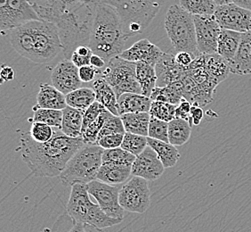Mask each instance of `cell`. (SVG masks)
<instances>
[{
    "label": "cell",
    "instance_id": "1",
    "mask_svg": "<svg viewBox=\"0 0 251 232\" xmlns=\"http://www.w3.org/2000/svg\"><path fill=\"white\" fill-rule=\"evenodd\" d=\"M85 144L82 136L71 138L57 129L53 138L45 143L34 141L29 132H24L17 150L34 175L52 178L60 176L69 160Z\"/></svg>",
    "mask_w": 251,
    "mask_h": 232
},
{
    "label": "cell",
    "instance_id": "2",
    "mask_svg": "<svg viewBox=\"0 0 251 232\" xmlns=\"http://www.w3.org/2000/svg\"><path fill=\"white\" fill-rule=\"evenodd\" d=\"M39 17L53 23L67 41L87 38L101 0H28Z\"/></svg>",
    "mask_w": 251,
    "mask_h": 232
},
{
    "label": "cell",
    "instance_id": "3",
    "mask_svg": "<svg viewBox=\"0 0 251 232\" xmlns=\"http://www.w3.org/2000/svg\"><path fill=\"white\" fill-rule=\"evenodd\" d=\"M6 36L13 49L33 63H50L63 51L58 28L49 21H30L11 29Z\"/></svg>",
    "mask_w": 251,
    "mask_h": 232
},
{
    "label": "cell",
    "instance_id": "4",
    "mask_svg": "<svg viewBox=\"0 0 251 232\" xmlns=\"http://www.w3.org/2000/svg\"><path fill=\"white\" fill-rule=\"evenodd\" d=\"M127 39L116 11L104 3L99 4L89 40V47L94 54L109 61L125 50Z\"/></svg>",
    "mask_w": 251,
    "mask_h": 232
},
{
    "label": "cell",
    "instance_id": "5",
    "mask_svg": "<svg viewBox=\"0 0 251 232\" xmlns=\"http://www.w3.org/2000/svg\"><path fill=\"white\" fill-rule=\"evenodd\" d=\"M166 0H101L116 11L127 38L148 28Z\"/></svg>",
    "mask_w": 251,
    "mask_h": 232
},
{
    "label": "cell",
    "instance_id": "6",
    "mask_svg": "<svg viewBox=\"0 0 251 232\" xmlns=\"http://www.w3.org/2000/svg\"><path fill=\"white\" fill-rule=\"evenodd\" d=\"M103 150L97 144H85L77 150L59 176L63 186L88 184L97 179V174L102 165Z\"/></svg>",
    "mask_w": 251,
    "mask_h": 232
},
{
    "label": "cell",
    "instance_id": "7",
    "mask_svg": "<svg viewBox=\"0 0 251 232\" xmlns=\"http://www.w3.org/2000/svg\"><path fill=\"white\" fill-rule=\"evenodd\" d=\"M66 211L77 222L101 230L120 224L122 222V219L108 216L98 203H93L89 198L87 184L73 185Z\"/></svg>",
    "mask_w": 251,
    "mask_h": 232
},
{
    "label": "cell",
    "instance_id": "8",
    "mask_svg": "<svg viewBox=\"0 0 251 232\" xmlns=\"http://www.w3.org/2000/svg\"><path fill=\"white\" fill-rule=\"evenodd\" d=\"M164 25L170 42L177 52H189L195 58L201 55L197 46L193 15L182 8L181 5H171L166 13Z\"/></svg>",
    "mask_w": 251,
    "mask_h": 232
},
{
    "label": "cell",
    "instance_id": "9",
    "mask_svg": "<svg viewBox=\"0 0 251 232\" xmlns=\"http://www.w3.org/2000/svg\"><path fill=\"white\" fill-rule=\"evenodd\" d=\"M101 75L114 89L118 98L124 93L142 94L136 78V63L117 56L108 61Z\"/></svg>",
    "mask_w": 251,
    "mask_h": 232
},
{
    "label": "cell",
    "instance_id": "10",
    "mask_svg": "<svg viewBox=\"0 0 251 232\" xmlns=\"http://www.w3.org/2000/svg\"><path fill=\"white\" fill-rule=\"evenodd\" d=\"M34 20H42L28 0H0V30L6 36L11 29Z\"/></svg>",
    "mask_w": 251,
    "mask_h": 232
},
{
    "label": "cell",
    "instance_id": "11",
    "mask_svg": "<svg viewBox=\"0 0 251 232\" xmlns=\"http://www.w3.org/2000/svg\"><path fill=\"white\" fill-rule=\"evenodd\" d=\"M120 203L126 212L144 213L150 207L151 191L148 180L133 176L120 190Z\"/></svg>",
    "mask_w": 251,
    "mask_h": 232
},
{
    "label": "cell",
    "instance_id": "12",
    "mask_svg": "<svg viewBox=\"0 0 251 232\" xmlns=\"http://www.w3.org/2000/svg\"><path fill=\"white\" fill-rule=\"evenodd\" d=\"M87 185L89 195L97 200L101 210L108 216L123 220L125 210L120 203V185H110L98 179Z\"/></svg>",
    "mask_w": 251,
    "mask_h": 232
},
{
    "label": "cell",
    "instance_id": "13",
    "mask_svg": "<svg viewBox=\"0 0 251 232\" xmlns=\"http://www.w3.org/2000/svg\"><path fill=\"white\" fill-rule=\"evenodd\" d=\"M199 52L218 54V43L222 28L215 15H193Z\"/></svg>",
    "mask_w": 251,
    "mask_h": 232
},
{
    "label": "cell",
    "instance_id": "14",
    "mask_svg": "<svg viewBox=\"0 0 251 232\" xmlns=\"http://www.w3.org/2000/svg\"><path fill=\"white\" fill-rule=\"evenodd\" d=\"M215 17L222 29H231L241 33L251 30V11L234 3L218 5Z\"/></svg>",
    "mask_w": 251,
    "mask_h": 232
},
{
    "label": "cell",
    "instance_id": "15",
    "mask_svg": "<svg viewBox=\"0 0 251 232\" xmlns=\"http://www.w3.org/2000/svg\"><path fill=\"white\" fill-rule=\"evenodd\" d=\"M166 169L155 150L148 145L140 155L135 157L132 165V175L148 181L159 179Z\"/></svg>",
    "mask_w": 251,
    "mask_h": 232
},
{
    "label": "cell",
    "instance_id": "16",
    "mask_svg": "<svg viewBox=\"0 0 251 232\" xmlns=\"http://www.w3.org/2000/svg\"><path fill=\"white\" fill-rule=\"evenodd\" d=\"M51 81L53 87L64 95L81 87L83 83L79 78L78 68L69 59H64L54 67Z\"/></svg>",
    "mask_w": 251,
    "mask_h": 232
},
{
    "label": "cell",
    "instance_id": "17",
    "mask_svg": "<svg viewBox=\"0 0 251 232\" xmlns=\"http://www.w3.org/2000/svg\"><path fill=\"white\" fill-rule=\"evenodd\" d=\"M157 74V86L165 87L170 83L180 81L184 77L187 69L179 65L176 61V56L163 53L155 64Z\"/></svg>",
    "mask_w": 251,
    "mask_h": 232
},
{
    "label": "cell",
    "instance_id": "18",
    "mask_svg": "<svg viewBox=\"0 0 251 232\" xmlns=\"http://www.w3.org/2000/svg\"><path fill=\"white\" fill-rule=\"evenodd\" d=\"M163 52L159 47L147 39L136 41L129 49H125L120 57L127 61L137 63L144 62L155 66Z\"/></svg>",
    "mask_w": 251,
    "mask_h": 232
},
{
    "label": "cell",
    "instance_id": "19",
    "mask_svg": "<svg viewBox=\"0 0 251 232\" xmlns=\"http://www.w3.org/2000/svg\"><path fill=\"white\" fill-rule=\"evenodd\" d=\"M230 73L238 75L251 74V30L242 33L235 56L229 61Z\"/></svg>",
    "mask_w": 251,
    "mask_h": 232
},
{
    "label": "cell",
    "instance_id": "20",
    "mask_svg": "<svg viewBox=\"0 0 251 232\" xmlns=\"http://www.w3.org/2000/svg\"><path fill=\"white\" fill-rule=\"evenodd\" d=\"M152 100L143 94L124 93L118 98L119 116L130 113H149Z\"/></svg>",
    "mask_w": 251,
    "mask_h": 232
},
{
    "label": "cell",
    "instance_id": "21",
    "mask_svg": "<svg viewBox=\"0 0 251 232\" xmlns=\"http://www.w3.org/2000/svg\"><path fill=\"white\" fill-rule=\"evenodd\" d=\"M37 106L41 108L63 110L67 107L66 95L53 87V85L44 83L39 87L37 96Z\"/></svg>",
    "mask_w": 251,
    "mask_h": 232
},
{
    "label": "cell",
    "instance_id": "22",
    "mask_svg": "<svg viewBox=\"0 0 251 232\" xmlns=\"http://www.w3.org/2000/svg\"><path fill=\"white\" fill-rule=\"evenodd\" d=\"M132 175V166L115 164H102L97 174V179L110 185L126 183Z\"/></svg>",
    "mask_w": 251,
    "mask_h": 232
},
{
    "label": "cell",
    "instance_id": "23",
    "mask_svg": "<svg viewBox=\"0 0 251 232\" xmlns=\"http://www.w3.org/2000/svg\"><path fill=\"white\" fill-rule=\"evenodd\" d=\"M93 89L96 92L97 101L101 104L108 111L111 112L112 115L119 116L116 93L103 78H98L94 81Z\"/></svg>",
    "mask_w": 251,
    "mask_h": 232
},
{
    "label": "cell",
    "instance_id": "24",
    "mask_svg": "<svg viewBox=\"0 0 251 232\" xmlns=\"http://www.w3.org/2000/svg\"><path fill=\"white\" fill-rule=\"evenodd\" d=\"M84 111L74 107H65L63 110V121L61 131L71 138H78L81 136Z\"/></svg>",
    "mask_w": 251,
    "mask_h": 232
},
{
    "label": "cell",
    "instance_id": "25",
    "mask_svg": "<svg viewBox=\"0 0 251 232\" xmlns=\"http://www.w3.org/2000/svg\"><path fill=\"white\" fill-rule=\"evenodd\" d=\"M242 33L222 29L219 36L218 43V54L225 58L228 62L231 61L235 56L238 48L241 43Z\"/></svg>",
    "mask_w": 251,
    "mask_h": 232
},
{
    "label": "cell",
    "instance_id": "26",
    "mask_svg": "<svg viewBox=\"0 0 251 232\" xmlns=\"http://www.w3.org/2000/svg\"><path fill=\"white\" fill-rule=\"evenodd\" d=\"M184 98V84L182 81L170 83L165 87L156 86L151 95L152 101H161L178 105Z\"/></svg>",
    "mask_w": 251,
    "mask_h": 232
},
{
    "label": "cell",
    "instance_id": "27",
    "mask_svg": "<svg viewBox=\"0 0 251 232\" xmlns=\"http://www.w3.org/2000/svg\"><path fill=\"white\" fill-rule=\"evenodd\" d=\"M121 117L126 132L148 137L151 119L149 113H130Z\"/></svg>",
    "mask_w": 251,
    "mask_h": 232
},
{
    "label": "cell",
    "instance_id": "28",
    "mask_svg": "<svg viewBox=\"0 0 251 232\" xmlns=\"http://www.w3.org/2000/svg\"><path fill=\"white\" fill-rule=\"evenodd\" d=\"M203 56L204 65L213 81L218 84L226 80L228 73H230L229 62L218 54Z\"/></svg>",
    "mask_w": 251,
    "mask_h": 232
},
{
    "label": "cell",
    "instance_id": "29",
    "mask_svg": "<svg viewBox=\"0 0 251 232\" xmlns=\"http://www.w3.org/2000/svg\"><path fill=\"white\" fill-rule=\"evenodd\" d=\"M148 145L152 147L155 152L159 155V159L161 160L165 168H170L176 165L180 158V154L176 146L172 145L169 142L158 141L147 137Z\"/></svg>",
    "mask_w": 251,
    "mask_h": 232
},
{
    "label": "cell",
    "instance_id": "30",
    "mask_svg": "<svg viewBox=\"0 0 251 232\" xmlns=\"http://www.w3.org/2000/svg\"><path fill=\"white\" fill-rule=\"evenodd\" d=\"M136 78L142 88V94L151 97V93L157 86V74L155 66L144 63H136Z\"/></svg>",
    "mask_w": 251,
    "mask_h": 232
},
{
    "label": "cell",
    "instance_id": "31",
    "mask_svg": "<svg viewBox=\"0 0 251 232\" xmlns=\"http://www.w3.org/2000/svg\"><path fill=\"white\" fill-rule=\"evenodd\" d=\"M192 133V125L184 119L175 118L169 122V141L176 146L188 142Z\"/></svg>",
    "mask_w": 251,
    "mask_h": 232
},
{
    "label": "cell",
    "instance_id": "32",
    "mask_svg": "<svg viewBox=\"0 0 251 232\" xmlns=\"http://www.w3.org/2000/svg\"><path fill=\"white\" fill-rule=\"evenodd\" d=\"M95 101H97V97L93 87H79L66 95L67 106L84 112Z\"/></svg>",
    "mask_w": 251,
    "mask_h": 232
},
{
    "label": "cell",
    "instance_id": "33",
    "mask_svg": "<svg viewBox=\"0 0 251 232\" xmlns=\"http://www.w3.org/2000/svg\"><path fill=\"white\" fill-rule=\"evenodd\" d=\"M97 228L77 222L67 213L59 216L53 223L51 232H93Z\"/></svg>",
    "mask_w": 251,
    "mask_h": 232
},
{
    "label": "cell",
    "instance_id": "34",
    "mask_svg": "<svg viewBox=\"0 0 251 232\" xmlns=\"http://www.w3.org/2000/svg\"><path fill=\"white\" fill-rule=\"evenodd\" d=\"M33 118L29 119V121H39L46 124L61 129L62 121H63V110H55V109H48L35 106L33 107Z\"/></svg>",
    "mask_w": 251,
    "mask_h": 232
},
{
    "label": "cell",
    "instance_id": "35",
    "mask_svg": "<svg viewBox=\"0 0 251 232\" xmlns=\"http://www.w3.org/2000/svg\"><path fill=\"white\" fill-rule=\"evenodd\" d=\"M179 3L193 15H214L218 7L214 0H180Z\"/></svg>",
    "mask_w": 251,
    "mask_h": 232
},
{
    "label": "cell",
    "instance_id": "36",
    "mask_svg": "<svg viewBox=\"0 0 251 232\" xmlns=\"http://www.w3.org/2000/svg\"><path fill=\"white\" fill-rule=\"evenodd\" d=\"M135 155L128 151L123 149L121 146L111 149H104L102 153V164H115V165H133L135 162Z\"/></svg>",
    "mask_w": 251,
    "mask_h": 232
},
{
    "label": "cell",
    "instance_id": "37",
    "mask_svg": "<svg viewBox=\"0 0 251 232\" xmlns=\"http://www.w3.org/2000/svg\"><path fill=\"white\" fill-rule=\"evenodd\" d=\"M148 146L147 137L145 136L133 134L129 132H126L121 144L123 149L128 151L131 154L137 156Z\"/></svg>",
    "mask_w": 251,
    "mask_h": 232
},
{
    "label": "cell",
    "instance_id": "38",
    "mask_svg": "<svg viewBox=\"0 0 251 232\" xmlns=\"http://www.w3.org/2000/svg\"><path fill=\"white\" fill-rule=\"evenodd\" d=\"M176 107L177 105H173L169 103L152 101L149 114L151 116L157 119L169 122L176 118Z\"/></svg>",
    "mask_w": 251,
    "mask_h": 232
},
{
    "label": "cell",
    "instance_id": "39",
    "mask_svg": "<svg viewBox=\"0 0 251 232\" xmlns=\"http://www.w3.org/2000/svg\"><path fill=\"white\" fill-rule=\"evenodd\" d=\"M111 114V112L105 110L103 113H101V116H99L92 124H90L85 131H82L81 136L86 144H97L98 136L102 126L104 124V121H106L108 116Z\"/></svg>",
    "mask_w": 251,
    "mask_h": 232
},
{
    "label": "cell",
    "instance_id": "40",
    "mask_svg": "<svg viewBox=\"0 0 251 232\" xmlns=\"http://www.w3.org/2000/svg\"><path fill=\"white\" fill-rule=\"evenodd\" d=\"M148 137L158 141H169V122L151 116Z\"/></svg>",
    "mask_w": 251,
    "mask_h": 232
},
{
    "label": "cell",
    "instance_id": "41",
    "mask_svg": "<svg viewBox=\"0 0 251 232\" xmlns=\"http://www.w3.org/2000/svg\"><path fill=\"white\" fill-rule=\"evenodd\" d=\"M125 127L123 124V121L121 120V116H114L111 114L110 116H108L106 121H104V124L102 126L99 136H98V139L103 137V136L112 135V134H125Z\"/></svg>",
    "mask_w": 251,
    "mask_h": 232
},
{
    "label": "cell",
    "instance_id": "42",
    "mask_svg": "<svg viewBox=\"0 0 251 232\" xmlns=\"http://www.w3.org/2000/svg\"><path fill=\"white\" fill-rule=\"evenodd\" d=\"M53 127L49 124L39 121H33L29 132L34 141L45 143L53 138Z\"/></svg>",
    "mask_w": 251,
    "mask_h": 232
},
{
    "label": "cell",
    "instance_id": "43",
    "mask_svg": "<svg viewBox=\"0 0 251 232\" xmlns=\"http://www.w3.org/2000/svg\"><path fill=\"white\" fill-rule=\"evenodd\" d=\"M105 110H107L106 108L99 102H94L92 105L88 107L86 111L84 112L82 131H85L90 124H92L93 122L96 121L99 116H101V113H103ZM82 131H81V133H82Z\"/></svg>",
    "mask_w": 251,
    "mask_h": 232
},
{
    "label": "cell",
    "instance_id": "44",
    "mask_svg": "<svg viewBox=\"0 0 251 232\" xmlns=\"http://www.w3.org/2000/svg\"><path fill=\"white\" fill-rule=\"evenodd\" d=\"M123 138H124V134L103 136L97 140V145H100L103 149L116 148L121 146Z\"/></svg>",
    "mask_w": 251,
    "mask_h": 232
},
{
    "label": "cell",
    "instance_id": "45",
    "mask_svg": "<svg viewBox=\"0 0 251 232\" xmlns=\"http://www.w3.org/2000/svg\"><path fill=\"white\" fill-rule=\"evenodd\" d=\"M193 107V104L188 101L185 98H182L181 102L179 103L176 110V118L184 119L190 122V124L193 126V120L191 118V109Z\"/></svg>",
    "mask_w": 251,
    "mask_h": 232
},
{
    "label": "cell",
    "instance_id": "46",
    "mask_svg": "<svg viewBox=\"0 0 251 232\" xmlns=\"http://www.w3.org/2000/svg\"><path fill=\"white\" fill-rule=\"evenodd\" d=\"M102 70L93 66L91 64L85 65L82 67L78 68V74L79 78L83 83H90L95 80V78L98 74H101Z\"/></svg>",
    "mask_w": 251,
    "mask_h": 232
},
{
    "label": "cell",
    "instance_id": "47",
    "mask_svg": "<svg viewBox=\"0 0 251 232\" xmlns=\"http://www.w3.org/2000/svg\"><path fill=\"white\" fill-rule=\"evenodd\" d=\"M195 57L193 56L192 54L189 52H185V51H181V52H177L176 55V63H178L179 65L183 66V67L187 68L193 63Z\"/></svg>",
    "mask_w": 251,
    "mask_h": 232
},
{
    "label": "cell",
    "instance_id": "48",
    "mask_svg": "<svg viewBox=\"0 0 251 232\" xmlns=\"http://www.w3.org/2000/svg\"><path fill=\"white\" fill-rule=\"evenodd\" d=\"M91 58L92 57H84V56H80L76 52H73L71 58V61L73 62L77 68L82 67L85 65H89L90 64V61H91Z\"/></svg>",
    "mask_w": 251,
    "mask_h": 232
},
{
    "label": "cell",
    "instance_id": "49",
    "mask_svg": "<svg viewBox=\"0 0 251 232\" xmlns=\"http://www.w3.org/2000/svg\"><path fill=\"white\" fill-rule=\"evenodd\" d=\"M204 112L202 108L197 105H193L191 109V118L193 120V125H199L203 119Z\"/></svg>",
    "mask_w": 251,
    "mask_h": 232
},
{
    "label": "cell",
    "instance_id": "50",
    "mask_svg": "<svg viewBox=\"0 0 251 232\" xmlns=\"http://www.w3.org/2000/svg\"><path fill=\"white\" fill-rule=\"evenodd\" d=\"M0 74H1V80H2V83H4V82H10V81L15 80V70H14L13 68L10 67V66H6L5 64H3V65H2Z\"/></svg>",
    "mask_w": 251,
    "mask_h": 232
},
{
    "label": "cell",
    "instance_id": "51",
    "mask_svg": "<svg viewBox=\"0 0 251 232\" xmlns=\"http://www.w3.org/2000/svg\"><path fill=\"white\" fill-rule=\"evenodd\" d=\"M90 64L93 65V66H95V67L102 70V69H104L105 66H106V61H105V59H103V58L100 57V56L94 54L92 56V58H91Z\"/></svg>",
    "mask_w": 251,
    "mask_h": 232
},
{
    "label": "cell",
    "instance_id": "52",
    "mask_svg": "<svg viewBox=\"0 0 251 232\" xmlns=\"http://www.w3.org/2000/svg\"><path fill=\"white\" fill-rule=\"evenodd\" d=\"M235 5L251 11V0H233Z\"/></svg>",
    "mask_w": 251,
    "mask_h": 232
},
{
    "label": "cell",
    "instance_id": "53",
    "mask_svg": "<svg viewBox=\"0 0 251 232\" xmlns=\"http://www.w3.org/2000/svg\"><path fill=\"white\" fill-rule=\"evenodd\" d=\"M218 5H228L233 3V0H214Z\"/></svg>",
    "mask_w": 251,
    "mask_h": 232
}]
</instances>
